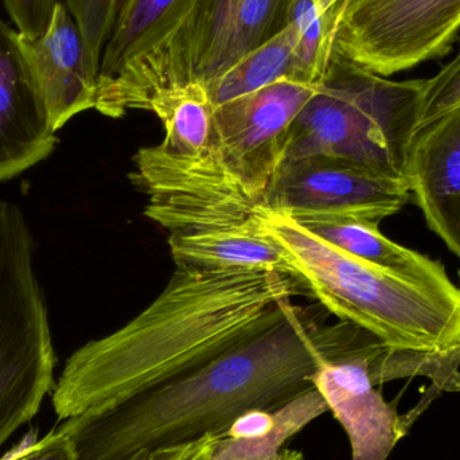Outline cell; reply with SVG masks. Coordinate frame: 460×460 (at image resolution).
<instances>
[{"label":"cell","instance_id":"7402d4cb","mask_svg":"<svg viewBox=\"0 0 460 460\" xmlns=\"http://www.w3.org/2000/svg\"><path fill=\"white\" fill-rule=\"evenodd\" d=\"M80 29L89 69L99 78L102 51L112 31L119 0H64Z\"/></svg>","mask_w":460,"mask_h":460},{"label":"cell","instance_id":"d4e9b609","mask_svg":"<svg viewBox=\"0 0 460 460\" xmlns=\"http://www.w3.org/2000/svg\"><path fill=\"white\" fill-rule=\"evenodd\" d=\"M16 30L37 40L48 30L57 0H3Z\"/></svg>","mask_w":460,"mask_h":460},{"label":"cell","instance_id":"5b68a950","mask_svg":"<svg viewBox=\"0 0 460 460\" xmlns=\"http://www.w3.org/2000/svg\"><path fill=\"white\" fill-rule=\"evenodd\" d=\"M205 0H119L102 51L94 110L120 119L194 78V49Z\"/></svg>","mask_w":460,"mask_h":460},{"label":"cell","instance_id":"9a60e30c","mask_svg":"<svg viewBox=\"0 0 460 460\" xmlns=\"http://www.w3.org/2000/svg\"><path fill=\"white\" fill-rule=\"evenodd\" d=\"M288 0H205L194 49V78L212 83L287 24Z\"/></svg>","mask_w":460,"mask_h":460},{"label":"cell","instance_id":"e0dca14e","mask_svg":"<svg viewBox=\"0 0 460 460\" xmlns=\"http://www.w3.org/2000/svg\"><path fill=\"white\" fill-rule=\"evenodd\" d=\"M169 245L180 270H248L291 276L288 260L260 228V221L233 228L169 235Z\"/></svg>","mask_w":460,"mask_h":460},{"label":"cell","instance_id":"3957f363","mask_svg":"<svg viewBox=\"0 0 460 460\" xmlns=\"http://www.w3.org/2000/svg\"><path fill=\"white\" fill-rule=\"evenodd\" d=\"M260 228L281 249L305 294L340 321L394 348L460 350V288L424 286L351 256L284 213L260 207Z\"/></svg>","mask_w":460,"mask_h":460},{"label":"cell","instance_id":"4316f807","mask_svg":"<svg viewBox=\"0 0 460 460\" xmlns=\"http://www.w3.org/2000/svg\"><path fill=\"white\" fill-rule=\"evenodd\" d=\"M329 2H332V0H322V3H329Z\"/></svg>","mask_w":460,"mask_h":460},{"label":"cell","instance_id":"d6986e66","mask_svg":"<svg viewBox=\"0 0 460 460\" xmlns=\"http://www.w3.org/2000/svg\"><path fill=\"white\" fill-rule=\"evenodd\" d=\"M148 112L155 113L164 127L162 151L182 159L221 155L215 121V107L201 83H190L156 97Z\"/></svg>","mask_w":460,"mask_h":460},{"label":"cell","instance_id":"6da1fadb","mask_svg":"<svg viewBox=\"0 0 460 460\" xmlns=\"http://www.w3.org/2000/svg\"><path fill=\"white\" fill-rule=\"evenodd\" d=\"M329 314L288 299L272 323L204 367L57 429L75 460H143L226 434L243 413L280 410L315 388L311 377L322 365L358 353L375 337L350 322L327 323Z\"/></svg>","mask_w":460,"mask_h":460},{"label":"cell","instance_id":"83f0119b","mask_svg":"<svg viewBox=\"0 0 460 460\" xmlns=\"http://www.w3.org/2000/svg\"><path fill=\"white\" fill-rule=\"evenodd\" d=\"M459 279H460V275H459ZM459 288H460V287H459Z\"/></svg>","mask_w":460,"mask_h":460},{"label":"cell","instance_id":"5bb4252c","mask_svg":"<svg viewBox=\"0 0 460 460\" xmlns=\"http://www.w3.org/2000/svg\"><path fill=\"white\" fill-rule=\"evenodd\" d=\"M21 42L56 131L78 113L94 110L97 77L89 69L80 29L64 2L57 0L48 30L40 38L21 34Z\"/></svg>","mask_w":460,"mask_h":460},{"label":"cell","instance_id":"30bf717a","mask_svg":"<svg viewBox=\"0 0 460 460\" xmlns=\"http://www.w3.org/2000/svg\"><path fill=\"white\" fill-rule=\"evenodd\" d=\"M318 86L284 78L215 107L224 164L257 199L286 159L292 123Z\"/></svg>","mask_w":460,"mask_h":460},{"label":"cell","instance_id":"484cf974","mask_svg":"<svg viewBox=\"0 0 460 460\" xmlns=\"http://www.w3.org/2000/svg\"><path fill=\"white\" fill-rule=\"evenodd\" d=\"M280 460H305V456H303L300 451L288 450V448H284L283 453H281Z\"/></svg>","mask_w":460,"mask_h":460},{"label":"cell","instance_id":"603a6c76","mask_svg":"<svg viewBox=\"0 0 460 460\" xmlns=\"http://www.w3.org/2000/svg\"><path fill=\"white\" fill-rule=\"evenodd\" d=\"M460 107V48L450 64L432 78H427L421 97L419 128Z\"/></svg>","mask_w":460,"mask_h":460},{"label":"cell","instance_id":"ba28073f","mask_svg":"<svg viewBox=\"0 0 460 460\" xmlns=\"http://www.w3.org/2000/svg\"><path fill=\"white\" fill-rule=\"evenodd\" d=\"M129 180L147 194L146 217L169 235L259 223L262 199L249 193L223 156L175 158L159 146L140 148Z\"/></svg>","mask_w":460,"mask_h":460},{"label":"cell","instance_id":"52a82bcc","mask_svg":"<svg viewBox=\"0 0 460 460\" xmlns=\"http://www.w3.org/2000/svg\"><path fill=\"white\" fill-rule=\"evenodd\" d=\"M322 5L334 50L383 77L448 56L460 31V0H332Z\"/></svg>","mask_w":460,"mask_h":460},{"label":"cell","instance_id":"44dd1931","mask_svg":"<svg viewBox=\"0 0 460 460\" xmlns=\"http://www.w3.org/2000/svg\"><path fill=\"white\" fill-rule=\"evenodd\" d=\"M287 24L297 34V81L319 85L334 54L332 27L321 0H288Z\"/></svg>","mask_w":460,"mask_h":460},{"label":"cell","instance_id":"7c38bea8","mask_svg":"<svg viewBox=\"0 0 460 460\" xmlns=\"http://www.w3.org/2000/svg\"><path fill=\"white\" fill-rule=\"evenodd\" d=\"M56 134L21 34L0 18V182L48 158Z\"/></svg>","mask_w":460,"mask_h":460},{"label":"cell","instance_id":"cb8c5ba5","mask_svg":"<svg viewBox=\"0 0 460 460\" xmlns=\"http://www.w3.org/2000/svg\"><path fill=\"white\" fill-rule=\"evenodd\" d=\"M0 460H75L69 439L58 429L38 439L37 432H29L10 453Z\"/></svg>","mask_w":460,"mask_h":460},{"label":"cell","instance_id":"9c48e42d","mask_svg":"<svg viewBox=\"0 0 460 460\" xmlns=\"http://www.w3.org/2000/svg\"><path fill=\"white\" fill-rule=\"evenodd\" d=\"M411 199L408 180L386 177L335 156L308 155L280 164L262 207L291 217L353 216L381 223Z\"/></svg>","mask_w":460,"mask_h":460},{"label":"cell","instance_id":"7a4b0ae2","mask_svg":"<svg viewBox=\"0 0 460 460\" xmlns=\"http://www.w3.org/2000/svg\"><path fill=\"white\" fill-rule=\"evenodd\" d=\"M299 294L284 273L177 268L142 313L70 356L54 412L66 420L188 375L272 323Z\"/></svg>","mask_w":460,"mask_h":460},{"label":"cell","instance_id":"2e32d148","mask_svg":"<svg viewBox=\"0 0 460 460\" xmlns=\"http://www.w3.org/2000/svg\"><path fill=\"white\" fill-rule=\"evenodd\" d=\"M292 218L302 228L330 245L402 278L437 288L456 287L448 278L443 264L389 240L378 228L380 223L337 215H305Z\"/></svg>","mask_w":460,"mask_h":460},{"label":"cell","instance_id":"277c9868","mask_svg":"<svg viewBox=\"0 0 460 460\" xmlns=\"http://www.w3.org/2000/svg\"><path fill=\"white\" fill-rule=\"evenodd\" d=\"M424 85L426 80H388L334 50L323 80L292 123L284 162L335 156L407 180Z\"/></svg>","mask_w":460,"mask_h":460},{"label":"cell","instance_id":"ac0fdd59","mask_svg":"<svg viewBox=\"0 0 460 460\" xmlns=\"http://www.w3.org/2000/svg\"><path fill=\"white\" fill-rule=\"evenodd\" d=\"M326 412V402L318 389L313 388L281 408L280 423L268 437L207 435L193 442L162 448L143 460H280L287 442Z\"/></svg>","mask_w":460,"mask_h":460},{"label":"cell","instance_id":"ffe728a7","mask_svg":"<svg viewBox=\"0 0 460 460\" xmlns=\"http://www.w3.org/2000/svg\"><path fill=\"white\" fill-rule=\"evenodd\" d=\"M296 46V31L286 24L281 31L257 46L220 77L205 85L213 107L253 93L284 78L297 81L295 64Z\"/></svg>","mask_w":460,"mask_h":460},{"label":"cell","instance_id":"8992f818","mask_svg":"<svg viewBox=\"0 0 460 460\" xmlns=\"http://www.w3.org/2000/svg\"><path fill=\"white\" fill-rule=\"evenodd\" d=\"M56 354L32 237L18 205L0 202V447L54 388Z\"/></svg>","mask_w":460,"mask_h":460},{"label":"cell","instance_id":"8fae6325","mask_svg":"<svg viewBox=\"0 0 460 460\" xmlns=\"http://www.w3.org/2000/svg\"><path fill=\"white\" fill-rule=\"evenodd\" d=\"M384 343L376 337L354 356L322 365L311 377L348 435L351 460L388 459L418 419L413 412L400 416L370 377V361Z\"/></svg>","mask_w":460,"mask_h":460},{"label":"cell","instance_id":"4fadbf2b","mask_svg":"<svg viewBox=\"0 0 460 460\" xmlns=\"http://www.w3.org/2000/svg\"><path fill=\"white\" fill-rule=\"evenodd\" d=\"M407 180L429 228L460 260V107L418 129Z\"/></svg>","mask_w":460,"mask_h":460}]
</instances>
